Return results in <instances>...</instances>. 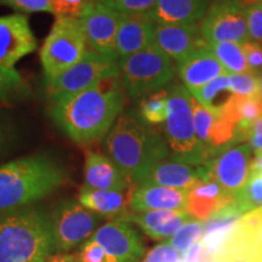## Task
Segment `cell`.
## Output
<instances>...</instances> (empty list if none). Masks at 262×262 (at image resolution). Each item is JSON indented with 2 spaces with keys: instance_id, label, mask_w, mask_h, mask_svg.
<instances>
[{
  "instance_id": "1",
  "label": "cell",
  "mask_w": 262,
  "mask_h": 262,
  "mask_svg": "<svg viewBox=\"0 0 262 262\" xmlns=\"http://www.w3.org/2000/svg\"><path fill=\"white\" fill-rule=\"evenodd\" d=\"M120 77L111 78L52 104L50 116L72 141L80 145L106 137L125 106Z\"/></svg>"
},
{
  "instance_id": "2",
  "label": "cell",
  "mask_w": 262,
  "mask_h": 262,
  "mask_svg": "<svg viewBox=\"0 0 262 262\" xmlns=\"http://www.w3.org/2000/svg\"><path fill=\"white\" fill-rule=\"evenodd\" d=\"M108 157L130 185L140 186L157 163L170 156L165 137L148 125L135 110L125 111L104 137Z\"/></svg>"
},
{
  "instance_id": "3",
  "label": "cell",
  "mask_w": 262,
  "mask_h": 262,
  "mask_svg": "<svg viewBox=\"0 0 262 262\" xmlns=\"http://www.w3.org/2000/svg\"><path fill=\"white\" fill-rule=\"evenodd\" d=\"M67 169L47 153L22 157L0 165V214L31 206L67 181Z\"/></svg>"
},
{
  "instance_id": "4",
  "label": "cell",
  "mask_w": 262,
  "mask_h": 262,
  "mask_svg": "<svg viewBox=\"0 0 262 262\" xmlns=\"http://www.w3.org/2000/svg\"><path fill=\"white\" fill-rule=\"evenodd\" d=\"M54 253L50 216L35 206L0 214V262H44Z\"/></svg>"
},
{
  "instance_id": "5",
  "label": "cell",
  "mask_w": 262,
  "mask_h": 262,
  "mask_svg": "<svg viewBox=\"0 0 262 262\" xmlns=\"http://www.w3.org/2000/svg\"><path fill=\"white\" fill-rule=\"evenodd\" d=\"M168 91V116L164 123V137L171 159L193 166L205 165L210 159L196 137L193 96L185 85H173Z\"/></svg>"
},
{
  "instance_id": "6",
  "label": "cell",
  "mask_w": 262,
  "mask_h": 262,
  "mask_svg": "<svg viewBox=\"0 0 262 262\" xmlns=\"http://www.w3.org/2000/svg\"><path fill=\"white\" fill-rule=\"evenodd\" d=\"M88 51V41L79 18H56L40 49L45 81L57 77L78 63Z\"/></svg>"
},
{
  "instance_id": "7",
  "label": "cell",
  "mask_w": 262,
  "mask_h": 262,
  "mask_svg": "<svg viewBox=\"0 0 262 262\" xmlns=\"http://www.w3.org/2000/svg\"><path fill=\"white\" fill-rule=\"evenodd\" d=\"M120 79L131 98L148 96L163 90L173 78V66L168 55L152 44L145 50L119 60Z\"/></svg>"
},
{
  "instance_id": "8",
  "label": "cell",
  "mask_w": 262,
  "mask_h": 262,
  "mask_svg": "<svg viewBox=\"0 0 262 262\" xmlns=\"http://www.w3.org/2000/svg\"><path fill=\"white\" fill-rule=\"evenodd\" d=\"M120 77L119 61L88 49L84 57L56 79L47 83L48 97L51 103L60 102L73 95L89 89L100 81Z\"/></svg>"
},
{
  "instance_id": "9",
  "label": "cell",
  "mask_w": 262,
  "mask_h": 262,
  "mask_svg": "<svg viewBox=\"0 0 262 262\" xmlns=\"http://www.w3.org/2000/svg\"><path fill=\"white\" fill-rule=\"evenodd\" d=\"M49 216L55 253H68L84 244L104 219L74 199L60 202Z\"/></svg>"
},
{
  "instance_id": "10",
  "label": "cell",
  "mask_w": 262,
  "mask_h": 262,
  "mask_svg": "<svg viewBox=\"0 0 262 262\" xmlns=\"http://www.w3.org/2000/svg\"><path fill=\"white\" fill-rule=\"evenodd\" d=\"M248 0H215L201 21V33L209 44L249 40Z\"/></svg>"
},
{
  "instance_id": "11",
  "label": "cell",
  "mask_w": 262,
  "mask_h": 262,
  "mask_svg": "<svg viewBox=\"0 0 262 262\" xmlns=\"http://www.w3.org/2000/svg\"><path fill=\"white\" fill-rule=\"evenodd\" d=\"M254 150L248 143H238L222 149L205 165L199 166L201 179L214 180L228 194L235 196L250 176Z\"/></svg>"
},
{
  "instance_id": "12",
  "label": "cell",
  "mask_w": 262,
  "mask_h": 262,
  "mask_svg": "<svg viewBox=\"0 0 262 262\" xmlns=\"http://www.w3.org/2000/svg\"><path fill=\"white\" fill-rule=\"evenodd\" d=\"M122 14L100 3L91 2L79 17L88 47L98 54L116 58V41Z\"/></svg>"
},
{
  "instance_id": "13",
  "label": "cell",
  "mask_w": 262,
  "mask_h": 262,
  "mask_svg": "<svg viewBox=\"0 0 262 262\" xmlns=\"http://www.w3.org/2000/svg\"><path fill=\"white\" fill-rule=\"evenodd\" d=\"M91 239L106 249L118 262H139L145 256L142 237L129 221L116 217L96 229Z\"/></svg>"
},
{
  "instance_id": "14",
  "label": "cell",
  "mask_w": 262,
  "mask_h": 262,
  "mask_svg": "<svg viewBox=\"0 0 262 262\" xmlns=\"http://www.w3.org/2000/svg\"><path fill=\"white\" fill-rule=\"evenodd\" d=\"M38 41L24 14L0 16V64L14 68L25 56L37 50Z\"/></svg>"
},
{
  "instance_id": "15",
  "label": "cell",
  "mask_w": 262,
  "mask_h": 262,
  "mask_svg": "<svg viewBox=\"0 0 262 262\" xmlns=\"http://www.w3.org/2000/svg\"><path fill=\"white\" fill-rule=\"evenodd\" d=\"M153 44L178 63L208 47L198 25H157Z\"/></svg>"
},
{
  "instance_id": "16",
  "label": "cell",
  "mask_w": 262,
  "mask_h": 262,
  "mask_svg": "<svg viewBox=\"0 0 262 262\" xmlns=\"http://www.w3.org/2000/svg\"><path fill=\"white\" fill-rule=\"evenodd\" d=\"M234 199L214 180L201 179L187 191L186 211L194 220L208 222Z\"/></svg>"
},
{
  "instance_id": "17",
  "label": "cell",
  "mask_w": 262,
  "mask_h": 262,
  "mask_svg": "<svg viewBox=\"0 0 262 262\" xmlns=\"http://www.w3.org/2000/svg\"><path fill=\"white\" fill-rule=\"evenodd\" d=\"M156 26L146 14H122L116 41L117 60H123L150 47Z\"/></svg>"
},
{
  "instance_id": "18",
  "label": "cell",
  "mask_w": 262,
  "mask_h": 262,
  "mask_svg": "<svg viewBox=\"0 0 262 262\" xmlns=\"http://www.w3.org/2000/svg\"><path fill=\"white\" fill-rule=\"evenodd\" d=\"M119 217L129 221L130 224L137 225L149 238L159 242H168L186 222L192 219L186 210L127 211Z\"/></svg>"
},
{
  "instance_id": "19",
  "label": "cell",
  "mask_w": 262,
  "mask_h": 262,
  "mask_svg": "<svg viewBox=\"0 0 262 262\" xmlns=\"http://www.w3.org/2000/svg\"><path fill=\"white\" fill-rule=\"evenodd\" d=\"M211 4L212 0H157L146 15L156 25H196Z\"/></svg>"
},
{
  "instance_id": "20",
  "label": "cell",
  "mask_w": 262,
  "mask_h": 262,
  "mask_svg": "<svg viewBox=\"0 0 262 262\" xmlns=\"http://www.w3.org/2000/svg\"><path fill=\"white\" fill-rule=\"evenodd\" d=\"M187 191L156 185L136 186L130 194V209L135 212L186 210Z\"/></svg>"
},
{
  "instance_id": "21",
  "label": "cell",
  "mask_w": 262,
  "mask_h": 262,
  "mask_svg": "<svg viewBox=\"0 0 262 262\" xmlns=\"http://www.w3.org/2000/svg\"><path fill=\"white\" fill-rule=\"evenodd\" d=\"M178 72L188 91L199 89L220 75L228 74L209 45L178 63Z\"/></svg>"
},
{
  "instance_id": "22",
  "label": "cell",
  "mask_w": 262,
  "mask_h": 262,
  "mask_svg": "<svg viewBox=\"0 0 262 262\" xmlns=\"http://www.w3.org/2000/svg\"><path fill=\"white\" fill-rule=\"evenodd\" d=\"M85 186L102 191L125 192L130 183L108 156L88 152L84 165Z\"/></svg>"
},
{
  "instance_id": "23",
  "label": "cell",
  "mask_w": 262,
  "mask_h": 262,
  "mask_svg": "<svg viewBox=\"0 0 262 262\" xmlns=\"http://www.w3.org/2000/svg\"><path fill=\"white\" fill-rule=\"evenodd\" d=\"M199 180V166H193L173 159H164L149 170L141 185H156L188 191Z\"/></svg>"
},
{
  "instance_id": "24",
  "label": "cell",
  "mask_w": 262,
  "mask_h": 262,
  "mask_svg": "<svg viewBox=\"0 0 262 262\" xmlns=\"http://www.w3.org/2000/svg\"><path fill=\"white\" fill-rule=\"evenodd\" d=\"M78 201L89 210L103 216V217H119L125 214L126 206L130 204V195L124 192L102 191L83 186L80 188Z\"/></svg>"
},
{
  "instance_id": "25",
  "label": "cell",
  "mask_w": 262,
  "mask_h": 262,
  "mask_svg": "<svg viewBox=\"0 0 262 262\" xmlns=\"http://www.w3.org/2000/svg\"><path fill=\"white\" fill-rule=\"evenodd\" d=\"M189 93L199 103L219 116L224 112L225 108L228 106L234 96L229 86L228 74L220 75L210 83L205 84L204 86L189 91Z\"/></svg>"
},
{
  "instance_id": "26",
  "label": "cell",
  "mask_w": 262,
  "mask_h": 262,
  "mask_svg": "<svg viewBox=\"0 0 262 262\" xmlns=\"http://www.w3.org/2000/svg\"><path fill=\"white\" fill-rule=\"evenodd\" d=\"M209 47L228 74L253 73L241 44L215 42V44H209Z\"/></svg>"
},
{
  "instance_id": "27",
  "label": "cell",
  "mask_w": 262,
  "mask_h": 262,
  "mask_svg": "<svg viewBox=\"0 0 262 262\" xmlns=\"http://www.w3.org/2000/svg\"><path fill=\"white\" fill-rule=\"evenodd\" d=\"M168 101L169 91L160 90L143 97L137 112L148 125H160L165 123L168 116Z\"/></svg>"
},
{
  "instance_id": "28",
  "label": "cell",
  "mask_w": 262,
  "mask_h": 262,
  "mask_svg": "<svg viewBox=\"0 0 262 262\" xmlns=\"http://www.w3.org/2000/svg\"><path fill=\"white\" fill-rule=\"evenodd\" d=\"M204 222L191 219L166 243L171 245L181 255H185L193 245L202 241L203 235H204Z\"/></svg>"
},
{
  "instance_id": "29",
  "label": "cell",
  "mask_w": 262,
  "mask_h": 262,
  "mask_svg": "<svg viewBox=\"0 0 262 262\" xmlns=\"http://www.w3.org/2000/svg\"><path fill=\"white\" fill-rule=\"evenodd\" d=\"M28 94V85L15 68L0 64V101L9 102Z\"/></svg>"
},
{
  "instance_id": "30",
  "label": "cell",
  "mask_w": 262,
  "mask_h": 262,
  "mask_svg": "<svg viewBox=\"0 0 262 262\" xmlns=\"http://www.w3.org/2000/svg\"><path fill=\"white\" fill-rule=\"evenodd\" d=\"M235 202L244 214L262 208V173H250L244 188L235 195Z\"/></svg>"
},
{
  "instance_id": "31",
  "label": "cell",
  "mask_w": 262,
  "mask_h": 262,
  "mask_svg": "<svg viewBox=\"0 0 262 262\" xmlns=\"http://www.w3.org/2000/svg\"><path fill=\"white\" fill-rule=\"evenodd\" d=\"M232 93L241 97H254L260 95L257 75L254 73L228 74Z\"/></svg>"
},
{
  "instance_id": "32",
  "label": "cell",
  "mask_w": 262,
  "mask_h": 262,
  "mask_svg": "<svg viewBox=\"0 0 262 262\" xmlns=\"http://www.w3.org/2000/svg\"><path fill=\"white\" fill-rule=\"evenodd\" d=\"M123 15L146 14L155 6L157 0H94Z\"/></svg>"
},
{
  "instance_id": "33",
  "label": "cell",
  "mask_w": 262,
  "mask_h": 262,
  "mask_svg": "<svg viewBox=\"0 0 262 262\" xmlns=\"http://www.w3.org/2000/svg\"><path fill=\"white\" fill-rule=\"evenodd\" d=\"M93 0H52V14L60 17L79 18Z\"/></svg>"
},
{
  "instance_id": "34",
  "label": "cell",
  "mask_w": 262,
  "mask_h": 262,
  "mask_svg": "<svg viewBox=\"0 0 262 262\" xmlns=\"http://www.w3.org/2000/svg\"><path fill=\"white\" fill-rule=\"evenodd\" d=\"M247 19L249 38L262 45V3L248 2Z\"/></svg>"
},
{
  "instance_id": "35",
  "label": "cell",
  "mask_w": 262,
  "mask_h": 262,
  "mask_svg": "<svg viewBox=\"0 0 262 262\" xmlns=\"http://www.w3.org/2000/svg\"><path fill=\"white\" fill-rule=\"evenodd\" d=\"M78 257L80 262H118L116 258L107 253L102 245L91 238L81 245Z\"/></svg>"
},
{
  "instance_id": "36",
  "label": "cell",
  "mask_w": 262,
  "mask_h": 262,
  "mask_svg": "<svg viewBox=\"0 0 262 262\" xmlns=\"http://www.w3.org/2000/svg\"><path fill=\"white\" fill-rule=\"evenodd\" d=\"M0 4L25 14H32V12L52 14V0H0Z\"/></svg>"
},
{
  "instance_id": "37",
  "label": "cell",
  "mask_w": 262,
  "mask_h": 262,
  "mask_svg": "<svg viewBox=\"0 0 262 262\" xmlns=\"http://www.w3.org/2000/svg\"><path fill=\"white\" fill-rule=\"evenodd\" d=\"M142 262H182V255L170 244L162 243L149 250Z\"/></svg>"
},
{
  "instance_id": "38",
  "label": "cell",
  "mask_w": 262,
  "mask_h": 262,
  "mask_svg": "<svg viewBox=\"0 0 262 262\" xmlns=\"http://www.w3.org/2000/svg\"><path fill=\"white\" fill-rule=\"evenodd\" d=\"M17 131L15 124L3 114H0V157L8 153L15 145Z\"/></svg>"
},
{
  "instance_id": "39",
  "label": "cell",
  "mask_w": 262,
  "mask_h": 262,
  "mask_svg": "<svg viewBox=\"0 0 262 262\" xmlns=\"http://www.w3.org/2000/svg\"><path fill=\"white\" fill-rule=\"evenodd\" d=\"M248 64L254 74L262 73V45L256 41L248 40L242 44Z\"/></svg>"
},
{
  "instance_id": "40",
  "label": "cell",
  "mask_w": 262,
  "mask_h": 262,
  "mask_svg": "<svg viewBox=\"0 0 262 262\" xmlns=\"http://www.w3.org/2000/svg\"><path fill=\"white\" fill-rule=\"evenodd\" d=\"M247 143L253 150H261L262 152V117L257 118L250 125Z\"/></svg>"
},
{
  "instance_id": "41",
  "label": "cell",
  "mask_w": 262,
  "mask_h": 262,
  "mask_svg": "<svg viewBox=\"0 0 262 262\" xmlns=\"http://www.w3.org/2000/svg\"><path fill=\"white\" fill-rule=\"evenodd\" d=\"M203 244L202 241L193 245L185 255H182V262H199L201 260Z\"/></svg>"
},
{
  "instance_id": "42",
  "label": "cell",
  "mask_w": 262,
  "mask_h": 262,
  "mask_svg": "<svg viewBox=\"0 0 262 262\" xmlns=\"http://www.w3.org/2000/svg\"><path fill=\"white\" fill-rule=\"evenodd\" d=\"M45 262H80L78 254L71 253H52L50 256H48Z\"/></svg>"
},
{
  "instance_id": "43",
  "label": "cell",
  "mask_w": 262,
  "mask_h": 262,
  "mask_svg": "<svg viewBox=\"0 0 262 262\" xmlns=\"http://www.w3.org/2000/svg\"><path fill=\"white\" fill-rule=\"evenodd\" d=\"M250 173H262V152L254 150L250 163Z\"/></svg>"
},
{
  "instance_id": "44",
  "label": "cell",
  "mask_w": 262,
  "mask_h": 262,
  "mask_svg": "<svg viewBox=\"0 0 262 262\" xmlns=\"http://www.w3.org/2000/svg\"><path fill=\"white\" fill-rule=\"evenodd\" d=\"M257 80H258V85H260V95H262V73L257 74Z\"/></svg>"
},
{
  "instance_id": "45",
  "label": "cell",
  "mask_w": 262,
  "mask_h": 262,
  "mask_svg": "<svg viewBox=\"0 0 262 262\" xmlns=\"http://www.w3.org/2000/svg\"><path fill=\"white\" fill-rule=\"evenodd\" d=\"M258 244H260V249L262 250V227L260 229V233H258Z\"/></svg>"
},
{
  "instance_id": "46",
  "label": "cell",
  "mask_w": 262,
  "mask_h": 262,
  "mask_svg": "<svg viewBox=\"0 0 262 262\" xmlns=\"http://www.w3.org/2000/svg\"><path fill=\"white\" fill-rule=\"evenodd\" d=\"M248 2H251V3H262V0H248Z\"/></svg>"
},
{
  "instance_id": "47",
  "label": "cell",
  "mask_w": 262,
  "mask_h": 262,
  "mask_svg": "<svg viewBox=\"0 0 262 262\" xmlns=\"http://www.w3.org/2000/svg\"><path fill=\"white\" fill-rule=\"evenodd\" d=\"M216 262H224V261H221V260H216Z\"/></svg>"
},
{
  "instance_id": "48",
  "label": "cell",
  "mask_w": 262,
  "mask_h": 262,
  "mask_svg": "<svg viewBox=\"0 0 262 262\" xmlns=\"http://www.w3.org/2000/svg\"><path fill=\"white\" fill-rule=\"evenodd\" d=\"M44 262H45V261H44Z\"/></svg>"
}]
</instances>
